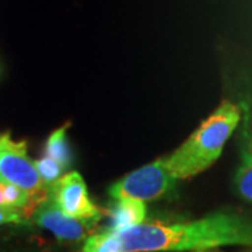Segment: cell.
Masks as SVG:
<instances>
[{
  "mask_svg": "<svg viewBox=\"0 0 252 252\" xmlns=\"http://www.w3.org/2000/svg\"><path fill=\"white\" fill-rule=\"evenodd\" d=\"M117 234L124 252L200 251L224 245L252 248V217L221 210L192 221L143 223Z\"/></svg>",
  "mask_w": 252,
  "mask_h": 252,
  "instance_id": "6da1fadb",
  "label": "cell"
},
{
  "mask_svg": "<svg viewBox=\"0 0 252 252\" xmlns=\"http://www.w3.org/2000/svg\"><path fill=\"white\" fill-rule=\"evenodd\" d=\"M241 105L223 101L187 142L164 158L174 180H187L207 170L220 157L225 142L241 125Z\"/></svg>",
  "mask_w": 252,
  "mask_h": 252,
  "instance_id": "7a4b0ae2",
  "label": "cell"
},
{
  "mask_svg": "<svg viewBox=\"0 0 252 252\" xmlns=\"http://www.w3.org/2000/svg\"><path fill=\"white\" fill-rule=\"evenodd\" d=\"M175 181L165 167V160L158 158L118 181L109 188V195L117 200H153L168 193Z\"/></svg>",
  "mask_w": 252,
  "mask_h": 252,
  "instance_id": "3957f363",
  "label": "cell"
},
{
  "mask_svg": "<svg viewBox=\"0 0 252 252\" xmlns=\"http://www.w3.org/2000/svg\"><path fill=\"white\" fill-rule=\"evenodd\" d=\"M0 182L16 185L30 193L48 187L36 171L35 162L27 156V144L13 142L9 135L0 149Z\"/></svg>",
  "mask_w": 252,
  "mask_h": 252,
  "instance_id": "277c9868",
  "label": "cell"
},
{
  "mask_svg": "<svg viewBox=\"0 0 252 252\" xmlns=\"http://www.w3.org/2000/svg\"><path fill=\"white\" fill-rule=\"evenodd\" d=\"M51 198L64 215L89 224L94 225L102 216V212L89 198L87 187L79 172H69L51 185Z\"/></svg>",
  "mask_w": 252,
  "mask_h": 252,
  "instance_id": "5b68a950",
  "label": "cell"
},
{
  "mask_svg": "<svg viewBox=\"0 0 252 252\" xmlns=\"http://www.w3.org/2000/svg\"><path fill=\"white\" fill-rule=\"evenodd\" d=\"M35 221L38 225L54 233L59 240L66 241H80L93 227V224L64 215L55 205L52 198H49L45 203L38 207L35 212Z\"/></svg>",
  "mask_w": 252,
  "mask_h": 252,
  "instance_id": "8992f818",
  "label": "cell"
},
{
  "mask_svg": "<svg viewBox=\"0 0 252 252\" xmlns=\"http://www.w3.org/2000/svg\"><path fill=\"white\" fill-rule=\"evenodd\" d=\"M243 121L240 130V164L234 177L237 193L252 203V107L247 102L241 104Z\"/></svg>",
  "mask_w": 252,
  "mask_h": 252,
  "instance_id": "52a82bcc",
  "label": "cell"
},
{
  "mask_svg": "<svg viewBox=\"0 0 252 252\" xmlns=\"http://www.w3.org/2000/svg\"><path fill=\"white\" fill-rule=\"evenodd\" d=\"M112 230L122 231L144 223L146 219V205L142 200L122 199L117 200L111 212Z\"/></svg>",
  "mask_w": 252,
  "mask_h": 252,
  "instance_id": "ba28073f",
  "label": "cell"
},
{
  "mask_svg": "<svg viewBox=\"0 0 252 252\" xmlns=\"http://www.w3.org/2000/svg\"><path fill=\"white\" fill-rule=\"evenodd\" d=\"M67 124L63 125L62 127L54 130L51 136L48 137V142L45 146L46 157L52 158L56 162H59L63 167V170H66L70 162H72V154H70V149H69V143H67Z\"/></svg>",
  "mask_w": 252,
  "mask_h": 252,
  "instance_id": "9c48e42d",
  "label": "cell"
},
{
  "mask_svg": "<svg viewBox=\"0 0 252 252\" xmlns=\"http://www.w3.org/2000/svg\"><path fill=\"white\" fill-rule=\"evenodd\" d=\"M81 252H124V250L117 231L111 228L108 231L89 237Z\"/></svg>",
  "mask_w": 252,
  "mask_h": 252,
  "instance_id": "30bf717a",
  "label": "cell"
},
{
  "mask_svg": "<svg viewBox=\"0 0 252 252\" xmlns=\"http://www.w3.org/2000/svg\"><path fill=\"white\" fill-rule=\"evenodd\" d=\"M34 162H35L36 171H38L41 180L44 181L45 185L51 187L61 180L63 167L59 162H56L49 157H42V158H39Z\"/></svg>",
  "mask_w": 252,
  "mask_h": 252,
  "instance_id": "8fae6325",
  "label": "cell"
},
{
  "mask_svg": "<svg viewBox=\"0 0 252 252\" xmlns=\"http://www.w3.org/2000/svg\"><path fill=\"white\" fill-rule=\"evenodd\" d=\"M3 199H4V205L6 206L16 207V209H27L31 200V193L24 190V189L18 188L16 185L11 184H4L3 188Z\"/></svg>",
  "mask_w": 252,
  "mask_h": 252,
  "instance_id": "7c38bea8",
  "label": "cell"
},
{
  "mask_svg": "<svg viewBox=\"0 0 252 252\" xmlns=\"http://www.w3.org/2000/svg\"><path fill=\"white\" fill-rule=\"evenodd\" d=\"M26 220H27V219H26L24 212H23L21 209L6 206V205H1V206H0V224H6V223L21 224V223H24Z\"/></svg>",
  "mask_w": 252,
  "mask_h": 252,
  "instance_id": "4fadbf2b",
  "label": "cell"
},
{
  "mask_svg": "<svg viewBox=\"0 0 252 252\" xmlns=\"http://www.w3.org/2000/svg\"><path fill=\"white\" fill-rule=\"evenodd\" d=\"M3 188H4V184L0 182V206L4 205V199H3Z\"/></svg>",
  "mask_w": 252,
  "mask_h": 252,
  "instance_id": "5bb4252c",
  "label": "cell"
},
{
  "mask_svg": "<svg viewBox=\"0 0 252 252\" xmlns=\"http://www.w3.org/2000/svg\"><path fill=\"white\" fill-rule=\"evenodd\" d=\"M195 252H221L219 248H213V250H200V251H195Z\"/></svg>",
  "mask_w": 252,
  "mask_h": 252,
  "instance_id": "9a60e30c",
  "label": "cell"
},
{
  "mask_svg": "<svg viewBox=\"0 0 252 252\" xmlns=\"http://www.w3.org/2000/svg\"><path fill=\"white\" fill-rule=\"evenodd\" d=\"M245 252H252V250H248V251H245Z\"/></svg>",
  "mask_w": 252,
  "mask_h": 252,
  "instance_id": "2e32d148",
  "label": "cell"
}]
</instances>
